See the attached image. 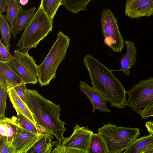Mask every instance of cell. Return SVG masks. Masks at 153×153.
Wrapping results in <instances>:
<instances>
[{"mask_svg": "<svg viewBox=\"0 0 153 153\" xmlns=\"http://www.w3.org/2000/svg\"><path fill=\"white\" fill-rule=\"evenodd\" d=\"M17 119L16 117L13 116L10 118L6 117L4 119L1 120L5 122L7 125L8 130L7 140L8 144L10 145H11L18 128L19 126L16 122Z\"/></svg>", "mask_w": 153, "mask_h": 153, "instance_id": "25", "label": "cell"}, {"mask_svg": "<svg viewBox=\"0 0 153 153\" xmlns=\"http://www.w3.org/2000/svg\"><path fill=\"white\" fill-rule=\"evenodd\" d=\"M8 95L14 108L20 111L28 119L37 126L33 114L20 97L13 88L8 90Z\"/></svg>", "mask_w": 153, "mask_h": 153, "instance_id": "17", "label": "cell"}, {"mask_svg": "<svg viewBox=\"0 0 153 153\" xmlns=\"http://www.w3.org/2000/svg\"><path fill=\"white\" fill-rule=\"evenodd\" d=\"M27 106L33 114L37 127L42 134L55 137L58 143L64 139L65 123L60 119L61 109L59 105L46 99L35 89L25 91Z\"/></svg>", "mask_w": 153, "mask_h": 153, "instance_id": "1", "label": "cell"}, {"mask_svg": "<svg viewBox=\"0 0 153 153\" xmlns=\"http://www.w3.org/2000/svg\"><path fill=\"white\" fill-rule=\"evenodd\" d=\"M101 25L104 44L113 51L121 52L124 46V41L120 31L117 20L109 9L102 12Z\"/></svg>", "mask_w": 153, "mask_h": 153, "instance_id": "8", "label": "cell"}, {"mask_svg": "<svg viewBox=\"0 0 153 153\" xmlns=\"http://www.w3.org/2000/svg\"><path fill=\"white\" fill-rule=\"evenodd\" d=\"M8 94V91L0 85V120H3L6 117L5 112Z\"/></svg>", "mask_w": 153, "mask_h": 153, "instance_id": "26", "label": "cell"}, {"mask_svg": "<svg viewBox=\"0 0 153 153\" xmlns=\"http://www.w3.org/2000/svg\"><path fill=\"white\" fill-rule=\"evenodd\" d=\"M15 110L17 115L16 122L20 127L36 134L40 133L37 126L34 125L19 110L16 109Z\"/></svg>", "mask_w": 153, "mask_h": 153, "instance_id": "23", "label": "cell"}, {"mask_svg": "<svg viewBox=\"0 0 153 153\" xmlns=\"http://www.w3.org/2000/svg\"><path fill=\"white\" fill-rule=\"evenodd\" d=\"M80 91L86 96L91 101L93 107V113L98 110L104 112H110L106 104L108 101L105 97L98 91L84 81H80Z\"/></svg>", "mask_w": 153, "mask_h": 153, "instance_id": "12", "label": "cell"}, {"mask_svg": "<svg viewBox=\"0 0 153 153\" xmlns=\"http://www.w3.org/2000/svg\"><path fill=\"white\" fill-rule=\"evenodd\" d=\"M53 23V20L47 14L40 3L18 42V49L21 51H29L36 48L39 42L52 31Z\"/></svg>", "mask_w": 153, "mask_h": 153, "instance_id": "4", "label": "cell"}, {"mask_svg": "<svg viewBox=\"0 0 153 153\" xmlns=\"http://www.w3.org/2000/svg\"><path fill=\"white\" fill-rule=\"evenodd\" d=\"M144 120L153 117V101L149 102L141 110L139 114Z\"/></svg>", "mask_w": 153, "mask_h": 153, "instance_id": "29", "label": "cell"}, {"mask_svg": "<svg viewBox=\"0 0 153 153\" xmlns=\"http://www.w3.org/2000/svg\"><path fill=\"white\" fill-rule=\"evenodd\" d=\"M153 147V135L151 134L136 139L124 153H145Z\"/></svg>", "mask_w": 153, "mask_h": 153, "instance_id": "16", "label": "cell"}, {"mask_svg": "<svg viewBox=\"0 0 153 153\" xmlns=\"http://www.w3.org/2000/svg\"><path fill=\"white\" fill-rule=\"evenodd\" d=\"M145 153H153V147L147 151Z\"/></svg>", "mask_w": 153, "mask_h": 153, "instance_id": "35", "label": "cell"}, {"mask_svg": "<svg viewBox=\"0 0 153 153\" xmlns=\"http://www.w3.org/2000/svg\"><path fill=\"white\" fill-rule=\"evenodd\" d=\"M87 153H108L105 142L98 133L92 134Z\"/></svg>", "mask_w": 153, "mask_h": 153, "instance_id": "19", "label": "cell"}, {"mask_svg": "<svg viewBox=\"0 0 153 153\" xmlns=\"http://www.w3.org/2000/svg\"><path fill=\"white\" fill-rule=\"evenodd\" d=\"M62 0H41V3L44 10L52 19L60 6L62 5Z\"/></svg>", "mask_w": 153, "mask_h": 153, "instance_id": "24", "label": "cell"}, {"mask_svg": "<svg viewBox=\"0 0 153 153\" xmlns=\"http://www.w3.org/2000/svg\"><path fill=\"white\" fill-rule=\"evenodd\" d=\"M91 0H62V5L67 10L74 13H77L86 9L88 3Z\"/></svg>", "mask_w": 153, "mask_h": 153, "instance_id": "22", "label": "cell"}, {"mask_svg": "<svg viewBox=\"0 0 153 153\" xmlns=\"http://www.w3.org/2000/svg\"><path fill=\"white\" fill-rule=\"evenodd\" d=\"M44 135L36 134L19 126L11 143L15 153H27Z\"/></svg>", "mask_w": 153, "mask_h": 153, "instance_id": "10", "label": "cell"}, {"mask_svg": "<svg viewBox=\"0 0 153 153\" xmlns=\"http://www.w3.org/2000/svg\"><path fill=\"white\" fill-rule=\"evenodd\" d=\"M23 83L11 66L10 61H0V85L5 90Z\"/></svg>", "mask_w": 153, "mask_h": 153, "instance_id": "13", "label": "cell"}, {"mask_svg": "<svg viewBox=\"0 0 153 153\" xmlns=\"http://www.w3.org/2000/svg\"><path fill=\"white\" fill-rule=\"evenodd\" d=\"M22 10L19 0H7L6 16L11 28L17 15Z\"/></svg>", "mask_w": 153, "mask_h": 153, "instance_id": "20", "label": "cell"}, {"mask_svg": "<svg viewBox=\"0 0 153 153\" xmlns=\"http://www.w3.org/2000/svg\"><path fill=\"white\" fill-rule=\"evenodd\" d=\"M52 138L47 134H44L30 149L27 153H50L53 147L56 145L57 141L51 142Z\"/></svg>", "mask_w": 153, "mask_h": 153, "instance_id": "18", "label": "cell"}, {"mask_svg": "<svg viewBox=\"0 0 153 153\" xmlns=\"http://www.w3.org/2000/svg\"><path fill=\"white\" fill-rule=\"evenodd\" d=\"M0 153H15L13 147L7 142V137L0 136Z\"/></svg>", "mask_w": 153, "mask_h": 153, "instance_id": "27", "label": "cell"}, {"mask_svg": "<svg viewBox=\"0 0 153 153\" xmlns=\"http://www.w3.org/2000/svg\"><path fill=\"white\" fill-rule=\"evenodd\" d=\"M7 0H0V14L6 12Z\"/></svg>", "mask_w": 153, "mask_h": 153, "instance_id": "32", "label": "cell"}, {"mask_svg": "<svg viewBox=\"0 0 153 153\" xmlns=\"http://www.w3.org/2000/svg\"><path fill=\"white\" fill-rule=\"evenodd\" d=\"M8 130L7 125L2 120H0V136L7 137Z\"/></svg>", "mask_w": 153, "mask_h": 153, "instance_id": "31", "label": "cell"}, {"mask_svg": "<svg viewBox=\"0 0 153 153\" xmlns=\"http://www.w3.org/2000/svg\"><path fill=\"white\" fill-rule=\"evenodd\" d=\"M8 21L6 15L0 14V30L1 35L0 40L10 50L12 28Z\"/></svg>", "mask_w": 153, "mask_h": 153, "instance_id": "21", "label": "cell"}, {"mask_svg": "<svg viewBox=\"0 0 153 153\" xmlns=\"http://www.w3.org/2000/svg\"><path fill=\"white\" fill-rule=\"evenodd\" d=\"M126 49L125 54H123L119 60L121 65L120 68L115 71H122L126 75L128 76L130 74V68L134 65L137 61L136 55L137 49L134 42L129 40L124 41Z\"/></svg>", "mask_w": 153, "mask_h": 153, "instance_id": "14", "label": "cell"}, {"mask_svg": "<svg viewBox=\"0 0 153 153\" xmlns=\"http://www.w3.org/2000/svg\"><path fill=\"white\" fill-rule=\"evenodd\" d=\"M19 1L21 5L25 6L28 3V0H19Z\"/></svg>", "mask_w": 153, "mask_h": 153, "instance_id": "34", "label": "cell"}, {"mask_svg": "<svg viewBox=\"0 0 153 153\" xmlns=\"http://www.w3.org/2000/svg\"><path fill=\"white\" fill-rule=\"evenodd\" d=\"M83 63L88 71L93 87L105 97L111 106L118 109L124 108L126 91L111 71L89 54L85 56Z\"/></svg>", "mask_w": 153, "mask_h": 153, "instance_id": "2", "label": "cell"}, {"mask_svg": "<svg viewBox=\"0 0 153 153\" xmlns=\"http://www.w3.org/2000/svg\"><path fill=\"white\" fill-rule=\"evenodd\" d=\"M36 9L34 6L28 10H22L19 13L12 28V33L14 39L28 25L36 13Z\"/></svg>", "mask_w": 153, "mask_h": 153, "instance_id": "15", "label": "cell"}, {"mask_svg": "<svg viewBox=\"0 0 153 153\" xmlns=\"http://www.w3.org/2000/svg\"><path fill=\"white\" fill-rule=\"evenodd\" d=\"M145 126L149 133L153 135V121L150 120L146 121Z\"/></svg>", "mask_w": 153, "mask_h": 153, "instance_id": "33", "label": "cell"}, {"mask_svg": "<svg viewBox=\"0 0 153 153\" xmlns=\"http://www.w3.org/2000/svg\"><path fill=\"white\" fill-rule=\"evenodd\" d=\"M97 130L108 153L123 152L140 135L139 128L120 127L110 123L104 124Z\"/></svg>", "mask_w": 153, "mask_h": 153, "instance_id": "5", "label": "cell"}, {"mask_svg": "<svg viewBox=\"0 0 153 153\" xmlns=\"http://www.w3.org/2000/svg\"><path fill=\"white\" fill-rule=\"evenodd\" d=\"M125 7V15L130 18L153 15V0H127Z\"/></svg>", "mask_w": 153, "mask_h": 153, "instance_id": "11", "label": "cell"}, {"mask_svg": "<svg viewBox=\"0 0 153 153\" xmlns=\"http://www.w3.org/2000/svg\"><path fill=\"white\" fill-rule=\"evenodd\" d=\"M13 56L7 47L0 40V61L7 62L10 61Z\"/></svg>", "mask_w": 153, "mask_h": 153, "instance_id": "28", "label": "cell"}, {"mask_svg": "<svg viewBox=\"0 0 153 153\" xmlns=\"http://www.w3.org/2000/svg\"><path fill=\"white\" fill-rule=\"evenodd\" d=\"M56 39L43 62L38 65V82L41 86L49 85L56 77V72L60 64L65 59L70 39L60 31Z\"/></svg>", "mask_w": 153, "mask_h": 153, "instance_id": "3", "label": "cell"}, {"mask_svg": "<svg viewBox=\"0 0 153 153\" xmlns=\"http://www.w3.org/2000/svg\"><path fill=\"white\" fill-rule=\"evenodd\" d=\"M126 92L128 96L126 105L140 114L142 108L153 101V77L139 81Z\"/></svg>", "mask_w": 153, "mask_h": 153, "instance_id": "9", "label": "cell"}, {"mask_svg": "<svg viewBox=\"0 0 153 153\" xmlns=\"http://www.w3.org/2000/svg\"><path fill=\"white\" fill-rule=\"evenodd\" d=\"M93 133L87 126L74 127L72 134L58 143L52 153H87L91 138Z\"/></svg>", "mask_w": 153, "mask_h": 153, "instance_id": "6", "label": "cell"}, {"mask_svg": "<svg viewBox=\"0 0 153 153\" xmlns=\"http://www.w3.org/2000/svg\"><path fill=\"white\" fill-rule=\"evenodd\" d=\"M26 84L23 83L13 87L25 105L27 106L26 100L25 91L27 88Z\"/></svg>", "mask_w": 153, "mask_h": 153, "instance_id": "30", "label": "cell"}, {"mask_svg": "<svg viewBox=\"0 0 153 153\" xmlns=\"http://www.w3.org/2000/svg\"><path fill=\"white\" fill-rule=\"evenodd\" d=\"M28 51H21L18 49L15 50L9 61L23 83L35 84L38 82V65Z\"/></svg>", "mask_w": 153, "mask_h": 153, "instance_id": "7", "label": "cell"}]
</instances>
